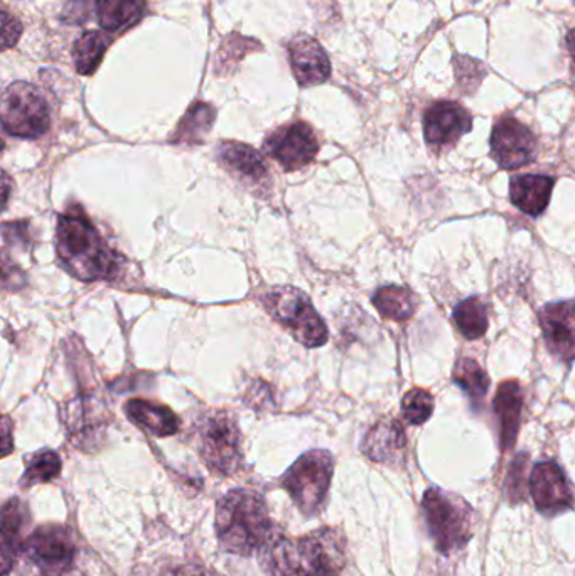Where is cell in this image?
<instances>
[{"label": "cell", "mask_w": 575, "mask_h": 576, "mask_svg": "<svg viewBox=\"0 0 575 576\" xmlns=\"http://www.w3.org/2000/svg\"><path fill=\"white\" fill-rule=\"evenodd\" d=\"M415 294L410 292L409 288L397 287V285H389V287L378 288L373 296V306L381 316L387 319L403 322L409 320L417 310Z\"/></svg>", "instance_id": "obj_25"}, {"label": "cell", "mask_w": 575, "mask_h": 576, "mask_svg": "<svg viewBox=\"0 0 575 576\" xmlns=\"http://www.w3.org/2000/svg\"><path fill=\"white\" fill-rule=\"evenodd\" d=\"M264 151L284 169L297 171L315 161L319 142L309 123L292 122L268 135L264 142Z\"/></svg>", "instance_id": "obj_10"}, {"label": "cell", "mask_w": 575, "mask_h": 576, "mask_svg": "<svg viewBox=\"0 0 575 576\" xmlns=\"http://www.w3.org/2000/svg\"><path fill=\"white\" fill-rule=\"evenodd\" d=\"M452 381L470 398L473 407H480L490 390V378L474 359L461 358L452 369Z\"/></svg>", "instance_id": "obj_27"}, {"label": "cell", "mask_w": 575, "mask_h": 576, "mask_svg": "<svg viewBox=\"0 0 575 576\" xmlns=\"http://www.w3.org/2000/svg\"><path fill=\"white\" fill-rule=\"evenodd\" d=\"M61 474V459L53 450H41L25 462L22 487H32L35 484H47Z\"/></svg>", "instance_id": "obj_29"}, {"label": "cell", "mask_w": 575, "mask_h": 576, "mask_svg": "<svg viewBox=\"0 0 575 576\" xmlns=\"http://www.w3.org/2000/svg\"><path fill=\"white\" fill-rule=\"evenodd\" d=\"M247 403L254 408L273 407V388L264 381H255L254 387L248 390Z\"/></svg>", "instance_id": "obj_33"}, {"label": "cell", "mask_w": 575, "mask_h": 576, "mask_svg": "<svg viewBox=\"0 0 575 576\" xmlns=\"http://www.w3.org/2000/svg\"><path fill=\"white\" fill-rule=\"evenodd\" d=\"M29 524V511L18 497H12L2 507V543H0V565L2 575L14 568L19 553L24 548V531Z\"/></svg>", "instance_id": "obj_18"}, {"label": "cell", "mask_w": 575, "mask_h": 576, "mask_svg": "<svg viewBox=\"0 0 575 576\" xmlns=\"http://www.w3.org/2000/svg\"><path fill=\"white\" fill-rule=\"evenodd\" d=\"M452 319L458 326L459 332L470 341L483 338L487 331V310L480 297L459 302L452 310Z\"/></svg>", "instance_id": "obj_28"}, {"label": "cell", "mask_w": 575, "mask_h": 576, "mask_svg": "<svg viewBox=\"0 0 575 576\" xmlns=\"http://www.w3.org/2000/svg\"><path fill=\"white\" fill-rule=\"evenodd\" d=\"M473 128V116L464 106L449 100L432 103L424 113V137L431 147L444 148Z\"/></svg>", "instance_id": "obj_13"}, {"label": "cell", "mask_w": 575, "mask_h": 576, "mask_svg": "<svg viewBox=\"0 0 575 576\" xmlns=\"http://www.w3.org/2000/svg\"><path fill=\"white\" fill-rule=\"evenodd\" d=\"M287 50H289L290 68L300 86L321 85L331 76L328 54L311 35H296Z\"/></svg>", "instance_id": "obj_16"}, {"label": "cell", "mask_w": 575, "mask_h": 576, "mask_svg": "<svg viewBox=\"0 0 575 576\" xmlns=\"http://www.w3.org/2000/svg\"><path fill=\"white\" fill-rule=\"evenodd\" d=\"M548 351L564 362L575 361V302H555L538 312Z\"/></svg>", "instance_id": "obj_14"}, {"label": "cell", "mask_w": 575, "mask_h": 576, "mask_svg": "<svg viewBox=\"0 0 575 576\" xmlns=\"http://www.w3.org/2000/svg\"><path fill=\"white\" fill-rule=\"evenodd\" d=\"M523 390L518 381H505L497 388L494 397V411L500 422V442L502 450L515 445L518 436L520 419H522Z\"/></svg>", "instance_id": "obj_20"}, {"label": "cell", "mask_w": 575, "mask_h": 576, "mask_svg": "<svg viewBox=\"0 0 575 576\" xmlns=\"http://www.w3.org/2000/svg\"><path fill=\"white\" fill-rule=\"evenodd\" d=\"M2 127L19 138H40L50 128V106L41 90L16 81L2 96Z\"/></svg>", "instance_id": "obj_6"}, {"label": "cell", "mask_w": 575, "mask_h": 576, "mask_svg": "<svg viewBox=\"0 0 575 576\" xmlns=\"http://www.w3.org/2000/svg\"><path fill=\"white\" fill-rule=\"evenodd\" d=\"M40 576H80L79 573L73 572V568L66 569V572H51V573H41Z\"/></svg>", "instance_id": "obj_37"}, {"label": "cell", "mask_w": 575, "mask_h": 576, "mask_svg": "<svg viewBox=\"0 0 575 576\" xmlns=\"http://www.w3.org/2000/svg\"><path fill=\"white\" fill-rule=\"evenodd\" d=\"M407 446L403 426L397 420H381L364 436L363 454L378 464H397Z\"/></svg>", "instance_id": "obj_17"}, {"label": "cell", "mask_w": 575, "mask_h": 576, "mask_svg": "<svg viewBox=\"0 0 575 576\" xmlns=\"http://www.w3.org/2000/svg\"><path fill=\"white\" fill-rule=\"evenodd\" d=\"M173 576H208V573L199 565H181Z\"/></svg>", "instance_id": "obj_34"}, {"label": "cell", "mask_w": 575, "mask_h": 576, "mask_svg": "<svg viewBox=\"0 0 575 576\" xmlns=\"http://www.w3.org/2000/svg\"><path fill=\"white\" fill-rule=\"evenodd\" d=\"M112 38L102 31H86L82 38L74 43L73 60L76 71L83 76H90L99 70L105 51L109 50Z\"/></svg>", "instance_id": "obj_26"}, {"label": "cell", "mask_w": 575, "mask_h": 576, "mask_svg": "<svg viewBox=\"0 0 575 576\" xmlns=\"http://www.w3.org/2000/svg\"><path fill=\"white\" fill-rule=\"evenodd\" d=\"M296 552L306 576H341L347 565V539L335 527L296 539Z\"/></svg>", "instance_id": "obj_8"}, {"label": "cell", "mask_w": 575, "mask_h": 576, "mask_svg": "<svg viewBox=\"0 0 575 576\" xmlns=\"http://www.w3.org/2000/svg\"><path fill=\"white\" fill-rule=\"evenodd\" d=\"M129 419L156 436H171L179 432L181 422L171 408L154 401L131 400L125 404Z\"/></svg>", "instance_id": "obj_21"}, {"label": "cell", "mask_w": 575, "mask_h": 576, "mask_svg": "<svg viewBox=\"0 0 575 576\" xmlns=\"http://www.w3.org/2000/svg\"><path fill=\"white\" fill-rule=\"evenodd\" d=\"M22 552L43 573L66 572L76 558V543L68 527L44 524L29 534Z\"/></svg>", "instance_id": "obj_9"}, {"label": "cell", "mask_w": 575, "mask_h": 576, "mask_svg": "<svg viewBox=\"0 0 575 576\" xmlns=\"http://www.w3.org/2000/svg\"><path fill=\"white\" fill-rule=\"evenodd\" d=\"M332 472V455L326 450H312L284 474L283 487L304 516H316L325 506Z\"/></svg>", "instance_id": "obj_5"}, {"label": "cell", "mask_w": 575, "mask_h": 576, "mask_svg": "<svg viewBox=\"0 0 575 576\" xmlns=\"http://www.w3.org/2000/svg\"><path fill=\"white\" fill-rule=\"evenodd\" d=\"M57 248L66 270L85 281L109 280L121 268V257L79 206L58 219Z\"/></svg>", "instance_id": "obj_1"}, {"label": "cell", "mask_w": 575, "mask_h": 576, "mask_svg": "<svg viewBox=\"0 0 575 576\" xmlns=\"http://www.w3.org/2000/svg\"><path fill=\"white\" fill-rule=\"evenodd\" d=\"M434 413V398L422 388H413L402 400V415L409 425H422Z\"/></svg>", "instance_id": "obj_30"}, {"label": "cell", "mask_w": 575, "mask_h": 576, "mask_svg": "<svg viewBox=\"0 0 575 576\" xmlns=\"http://www.w3.org/2000/svg\"><path fill=\"white\" fill-rule=\"evenodd\" d=\"M199 450L215 474L234 475L244 462L237 423L226 411H216L199 425Z\"/></svg>", "instance_id": "obj_7"}, {"label": "cell", "mask_w": 575, "mask_h": 576, "mask_svg": "<svg viewBox=\"0 0 575 576\" xmlns=\"http://www.w3.org/2000/svg\"><path fill=\"white\" fill-rule=\"evenodd\" d=\"M261 306L287 329L294 339L308 348H319L328 341V327L299 288L277 287L261 296Z\"/></svg>", "instance_id": "obj_4"}, {"label": "cell", "mask_w": 575, "mask_h": 576, "mask_svg": "<svg viewBox=\"0 0 575 576\" xmlns=\"http://www.w3.org/2000/svg\"><path fill=\"white\" fill-rule=\"evenodd\" d=\"M490 144L491 155L502 169L515 171L535 158V135L513 116L497 120L491 132Z\"/></svg>", "instance_id": "obj_11"}, {"label": "cell", "mask_w": 575, "mask_h": 576, "mask_svg": "<svg viewBox=\"0 0 575 576\" xmlns=\"http://www.w3.org/2000/svg\"><path fill=\"white\" fill-rule=\"evenodd\" d=\"M218 161L235 179L250 189L267 191L270 186V174L264 157L250 145L240 142H223L218 147Z\"/></svg>", "instance_id": "obj_15"}, {"label": "cell", "mask_w": 575, "mask_h": 576, "mask_svg": "<svg viewBox=\"0 0 575 576\" xmlns=\"http://www.w3.org/2000/svg\"><path fill=\"white\" fill-rule=\"evenodd\" d=\"M554 186V177L523 174V176L513 177L510 183V199L520 212L536 218V216L544 215L547 209Z\"/></svg>", "instance_id": "obj_19"}, {"label": "cell", "mask_w": 575, "mask_h": 576, "mask_svg": "<svg viewBox=\"0 0 575 576\" xmlns=\"http://www.w3.org/2000/svg\"><path fill=\"white\" fill-rule=\"evenodd\" d=\"M565 47H567L568 54H571L572 73L575 74V29L568 31L567 38H565Z\"/></svg>", "instance_id": "obj_36"}, {"label": "cell", "mask_w": 575, "mask_h": 576, "mask_svg": "<svg viewBox=\"0 0 575 576\" xmlns=\"http://www.w3.org/2000/svg\"><path fill=\"white\" fill-rule=\"evenodd\" d=\"M526 455H518L510 465L509 475H506L505 488L506 497L510 503L518 504L525 501V474H526Z\"/></svg>", "instance_id": "obj_31"}, {"label": "cell", "mask_w": 575, "mask_h": 576, "mask_svg": "<svg viewBox=\"0 0 575 576\" xmlns=\"http://www.w3.org/2000/svg\"><path fill=\"white\" fill-rule=\"evenodd\" d=\"M216 112L208 103H193L186 115L181 120L171 142L173 144L195 145L202 144L215 123Z\"/></svg>", "instance_id": "obj_23"}, {"label": "cell", "mask_w": 575, "mask_h": 576, "mask_svg": "<svg viewBox=\"0 0 575 576\" xmlns=\"http://www.w3.org/2000/svg\"><path fill=\"white\" fill-rule=\"evenodd\" d=\"M96 19L105 31L121 32L137 24L147 11L145 0H95Z\"/></svg>", "instance_id": "obj_22"}, {"label": "cell", "mask_w": 575, "mask_h": 576, "mask_svg": "<svg viewBox=\"0 0 575 576\" xmlns=\"http://www.w3.org/2000/svg\"><path fill=\"white\" fill-rule=\"evenodd\" d=\"M425 526L435 548L442 555L463 549L473 536V510L454 494L431 487L422 500Z\"/></svg>", "instance_id": "obj_3"}, {"label": "cell", "mask_w": 575, "mask_h": 576, "mask_svg": "<svg viewBox=\"0 0 575 576\" xmlns=\"http://www.w3.org/2000/svg\"><path fill=\"white\" fill-rule=\"evenodd\" d=\"M2 433H4V452H2V455L8 457L12 452L11 420H9V416H6L4 423H2Z\"/></svg>", "instance_id": "obj_35"}, {"label": "cell", "mask_w": 575, "mask_h": 576, "mask_svg": "<svg viewBox=\"0 0 575 576\" xmlns=\"http://www.w3.org/2000/svg\"><path fill=\"white\" fill-rule=\"evenodd\" d=\"M216 536L232 555L248 556L273 539L274 526L264 497L248 488H234L216 504Z\"/></svg>", "instance_id": "obj_2"}, {"label": "cell", "mask_w": 575, "mask_h": 576, "mask_svg": "<svg viewBox=\"0 0 575 576\" xmlns=\"http://www.w3.org/2000/svg\"><path fill=\"white\" fill-rule=\"evenodd\" d=\"M530 492L536 510L554 517L574 507L571 482L555 462H538L530 475Z\"/></svg>", "instance_id": "obj_12"}, {"label": "cell", "mask_w": 575, "mask_h": 576, "mask_svg": "<svg viewBox=\"0 0 575 576\" xmlns=\"http://www.w3.org/2000/svg\"><path fill=\"white\" fill-rule=\"evenodd\" d=\"M264 563L270 576H306L297 559L296 539L276 533L264 549Z\"/></svg>", "instance_id": "obj_24"}, {"label": "cell", "mask_w": 575, "mask_h": 576, "mask_svg": "<svg viewBox=\"0 0 575 576\" xmlns=\"http://www.w3.org/2000/svg\"><path fill=\"white\" fill-rule=\"evenodd\" d=\"M22 34V25L14 16L8 11L2 12V50H9L18 43Z\"/></svg>", "instance_id": "obj_32"}, {"label": "cell", "mask_w": 575, "mask_h": 576, "mask_svg": "<svg viewBox=\"0 0 575 576\" xmlns=\"http://www.w3.org/2000/svg\"><path fill=\"white\" fill-rule=\"evenodd\" d=\"M574 4H575V0H574Z\"/></svg>", "instance_id": "obj_38"}]
</instances>
